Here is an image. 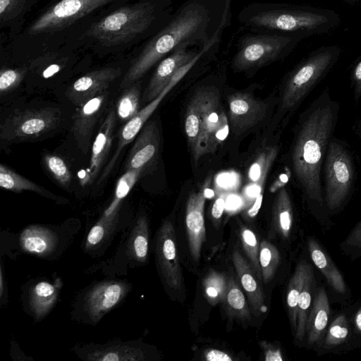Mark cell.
I'll return each instance as SVG.
<instances>
[{
    "label": "cell",
    "mask_w": 361,
    "mask_h": 361,
    "mask_svg": "<svg viewBox=\"0 0 361 361\" xmlns=\"http://www.w3.org/2000/svg\"><path fill=\"white\" fill-rule=\"evenodd\" d=\"M339 111V103L326 87L300 115L290 150L292 173L310 214L324 230L332 222L324 204L322 172Z\"/></svg>",
    "instance_id": "obj_1"
},
{
    "label": "cell",
    "mask_w": 361,
    "mask_h": 361,
    "mask_svg": "<svg viewBox=\"0 0 361 361\" xmlns=\"http://www.w3.org/2000/svg\"><path fill=\"white\" fill-rule=\"evenodd\" d=\"M209 23L206 6L196 1L186 4L132 61L120 87L125 89L138 81L156 63L180 44L191 45L201 40L209 42Z\"/></svg>",
    "instance_id": "obj_2"
},
{
    "label": "cell",
    "mask_w": 361,
    "mask_h": 361,
    "mask_svg": "<svg viewBox=\"0 0 361 361\" xmlns=\"http://www.w3.org/2000/svg\"><path fill=\"white\" fill-rule=\"evenodd\" d=\"M323 195L329 216L343 210L355 186L356 167L347 142L333 137L329 144L323 165Z\"/></svg>",
    "instance_id": "obj_3"
},
{
    "label": "cell",
    "mask_w": 361,
    "mask_h": 361,
    "mask_svg": "<svg viewBox=\"0 0 361 361\" xmlns=\"http://www.w3.org/2000/svg\"><path fill=\"white\" fill-rule=\"evenodd\" d=\"M155 18V7L144 1L122 6L91 25L85 35L104 46L127 43L143 33Z\"/></svg>",
    "instance_id": "obj_4"
},
{
    "label": "cell",
    "mask_w": 361,
    "mask_h": 361,
    "mask_svg": "<svg viewBox=\"0 0 361 361\" xmlns=\"http://www.w3.org/2000/svg\"><path fill=\"white\" fill-rule=\"evenodd\" d=\"M239 20L257 33L287 35L314 30L328 22L326 16L303 11L283 8L271 4H252L245 8Z\"/></svg>",
    "instance_id": "obj_5"
},
{
    "label": "cell",
    "mask_w": 361,
    "mask_h": 361,
    "mask_svg": "<svg viewBox=\"0 0 361 361\" xmlns=\"http://www.w3.org/2000/svg\"><path fill=\"white\" fill-rule=\"evenodd\" d=\"M337 54L334 49L317 51L290 73L281 95L282 111H291L301 104L333 66Z\"/></svg>",
    "instance_id": "obj_6"
},
{
    "label": "cell",
    "mask_w": 361,
    "mask_h": 361,
    "mask_svg": "<svg viewBox=\"0 0 361 361\" xmlns=\"http://www.w3.org/2000/svg\"><path fill=\"white\" fill-rule=\"evenodd\" d=\"M295 39L290 35L278 33L246 35L239 41L233 67L244 71L274 62L290 51Z\"/></svg>",
    "instance_id": "obj_7"
},
{
    "label": "cell",
    "mask_w": 361,
    "mask_h": 361,
    "mask_svg": "<svg viewBox=\"0 0 361 361\" xmlns=\"http://www.w3.org/2000/svg\"><path fill=\"white\" fill-rule=\"evenodd\" d=\"M61 112L46 107L18 111L7 118L0 126V137L9 142L38 137L54 129L60 122Z\"/></svg>",
    "instance_id": "obj_8"
},
{
    "label": "cell",
    "mask_w": 361,
    "mask_h": 361,
    "mask_svg": "<svg viewBox=\"0 0 361 361\" xmlns=\"http://www.w3.org/2000/svg\"><path fill=\"white\" fill-rule=\"evenodd\" d=\"M116 0H61L49 7L29 27L28 33L37 35L63 30L79 19Z\"/></svg>",
    "instance_id": "obj_9"
},
{
    "label": "cell",
    "mask_w": 361,
    "mask_h": 361,
    "mask_svg": "<svg viewBox=\"0 0 361 361\" xmlns=\"http://www.w3.org/2000/svg\"><path fill=\"white\" fill-rule=\"evenodd\" d=\"M200 155L212 153L228 134V120L219 110V94L214 87H202Z\"/></svg>",
    "instance_id": "obj_10"
},
{
    "label": "cell",
    "mask_w": 361,
    "mask_h": 361,
    "mask_svg": "<svg viewBox=\"0 0 361 361\" xmlns=\"http://www.w3.org/2000/svg\"><path fill=\"white\" fill-rule=\"evenodd\" d=\"M190 69V67L188 65H185L181 67L173 75L169 85L161 93V94L152 102L147 104V105L140 110L135 116L125 123L118 133V142L115 152L103 170L97 182L98 183L103 181L110 174L123 148L130 144L140 133L145 123L158 107L165 96L181 80Z\"/></svg>",
    "instance_id": "obj_11"
},
{
    "label": "cell",
    "mask_w": 361,
    "mask_h": 361,
    "mask_svg": "<svg viewBox=\"0 0 361 361\" xmlns=\"http://www.w3.org/2000/svg\"><path fill=\"white\" fill-rule=\"evenodd\" d=\"M128 283L121 281H105L89 289L83 299L82 310L87 319L96 324L114 308L127 295Z\"/></svg>",
    "instance_id": "obj_12"
},
{
    "label": "cell",
    "mask_w": 361,
    "mask_h": 361,
    "mask_svg": "<svg viewBox=\"0 0 361 361\" xmlns=\"http://www.w3.org/2000/svg\"><path fill=\"white\" fill-rule=\"evenodd\" d=\"M156 257L161 274L166 285L174 290L182 286V271L179 262L173 224L165 221L157 235Z\"/></svg>",
    "instance_id": "obj_13"
},
{
    "label": "cell",
    "mask_w": 361,
    "mask_h": 361,
    "mask_svg": "<svg viewBox=\"0 0 361 361\" xmlns=\"http://www.w3.org/2000/svg\"><path fill=\"white\" fill-rule=\"evenodd\" d=\"M306 248L311 262L322 274L337 301L345 302L348 300L350 290L344 277L319 240L314 236H307Z\"/></svg>",
    "instance_id": "obj_14"
},
{
    "label": "cell",
    "mask_w": 361,
    "mask_h": 361,
    "mask_svg": "<svg viewBox=\"0 0 361 361\" xmlns=\"http://www.w3.org/2000/svg\"><path fill=\"white\" fill-rule=\"evenodd\" d=\"M121 75L118 67H105L89 72L67 89L66 95L77 107L107 91L110 84Z\"/></svg>",
    "instance_id": "obj_15"
},
{
    "label": "cell",
    "mask_w": 361,
    "mask_h": 361,
    "mask_svg": "<svg viewBox=\"0 0 361 361\" xmlns=\"http://www.w3.org/2000/svg\"><path fill=\"white\" fill-rule=\"evenodd\" d=\"M210 183L206 180L198 192H192L187 200L185 208V226L190 254L195 261L201 256L202 247L206 240L204 209L206 201L205 189Z\"/></svg>",
    "instance_id": "obj_16"
},
{
    "label": "cell",
    "mask_w": 361,
    "mask_h": 361,
    "mask_svg": "<svg viewBox=\"0 0 361 361\" xmlns=\"http://www.w3.org/2000/svg\"><path fill=\"white\" fill-rule=\"evenodd\" d=\"M189 45L180 44L159 63L143 93L144 103L149 104L160 95L176 73L197 55L198 52L187 49Z\"/></svg>",
    "instance_id": "obj_17"
},
{
    "label": "cell",
    "mask_w": 361,
    "mask_h": 361,
    "mask_svg": "<svg viewBox=\"0 0 361 361\" xmlns=\"http://www.w3.org/2000/svg\"><path fill=\"white\" fill-rule=\"evenodd\" d=\"M228 119L235 134H241L253 127L265 116L267 105L245 92L228 97Z\"/></svg>",
    "instance_id": "obj_18"
},
{
    "label": "cell",
    "mask_w": 361,
    "mask_h": 361,
    "mask_svg": "<svg viewBox=\"0 0 361 361\" xmlns=\"http://www.w3.org/2000/svg\"><path fill=\"white\" fill-rule=\"evenodd\" d=\"M78 356L87 361H142L146 354L135 342L112 341L104 344H86L75 350Z\"/></svg>",
    "instance_id": "obj_19"
},
{
    "label": "cell",
    "mask_w": 361,
    "mask_h": 361,
    "mask_svg": "<svg viewBox=\"0 0 361 361\" xmlns=\"http://www.w3.org/2000/svg\"><path fill=\"white\" fill-rule=\"evenodd\" d=\"M108 96L109 92L106 91L77 107L72 132L78 147L85 154L89 149L93 130L105 107Z\"/></svg>",
    "instance_id": "obj_20"
},
{
    "label": "cell",
    "mask_w": 361,
    "mask_h": 361,
    "mask_svg": "<svg viewBox=\"0 0 361 361\" xmlns=\"http://www.w3.org/2000/svg\"><path fill=\"white\" fill-rule=\"evenodd\" d=\"M331 307L324 285L317 286L306 323V346L316 350L322 344L330 322Z\"/></svg>",
    "instance_id": "obj_21"
},
{
    "label": "cell",
    "mask_w": 361,
    "mask_h": 361,
    "mask_svg": "<svg viewBox=\"0 0 361 361\" xmlns=\"http://www.w3.org/2000/svg\"><path fill=\"white\" fill-rule=\"evenodd\" d=\"M160 136L157 122L152 120L140 132L126 159L125 169H145L157 159Z\"/></svg>",
    "instance_id": "obj_22"
},
{
    "label": "cell",
    "mask_w": 361,
    "mask_h": 361,
    "mask_svg": "<svg viewBox=\"0 0 361 361\" xmlns=\"http://www.w3.org/2000/svg\"><path fill=\"white\" fill-rule=\"evenodd\" d=\"M116 117V111L111 109L104 118L92 143L90 165L82 185L93 183L104 166L114 139Z\"/></svg>",
    "instance_id": "obj_23"
},
{
    "label": "cell",
    "mask_w": 361,
    "mask_h": 361,
    "mask_svg": "<svg viewBox=\"0 0 361 361\" xmlns=\"http://www.w3.org/2000/svg\"><path fill=\"white\" fill-rule=\"evenodd\" d=\"M59 243L58 233L42 225L27 226L19 237V245L22 250L39 257H47L54 253Z\"/></svg>",
    "instance_id": "obj_24"
},
{
    "label": "cell",
    "mask_w": 361,
    "mask_h": 361,
    "mask_svg": "<svg viewBox=\"0 0 361 361\" xmlns=\"http://www.w3.org/2000/svg\"><path fill=\"white\" fill-rule=\"evenodd\" d=\"M233 263L240 283L245 291L253 314L255 316L266 310L264 293L250 264L244 258L240 252L235 248L232 254Z\"/></svg>",
    "instance_id": "obj_25"
},
{
    "label": "cell",
    "mask_w": 361,
    "mask_h": 361,
    "mask_svg": "<svg viewBox=\"0 0 361 361\" xmlns=\"http://www.w3.org/2000/svg\"><path fill=\"white\" fill-rule=\"evenodd\" d=\"M61 286V281L57 279L54 283L41 281L30 287L28 307L37 320L44 317L54 307Z\"/></svg>",
    "instance_id": "obj_26"
},
{
    "label": "cell",
    "mask_w": 361,
    "mask_h": 361,
    "mask_svg": "<svg viewBox=\"0 0 361 361\" xmlns=\"http://www.w3.org/2000/svg\"><path fill=\"white\" fill-rule=\"evenodd\" d=\"M294 224L293 205L285 185L279 188L272 207V227L285 240L293 233Z\"/></svg>",
    "instance_id": "obj_27"
},
{
    "label": "cell",
    "mask_w": 361,
    "mask_h": 361,
    "mask_svg": "<svg viewBox=\"0 0 361 361\" xmlns=\"http://www.w3.org/2000/svg\"><path fill=\"white\" fill-rule=\"evenodd\" d=\"M311 264L307 257L300 259L287 286L286 307L293 336L297 328L298 299Z\"/></svg>",
    "instance_id": "obj_28"
},
{
    "label": "cell",
    "mask_w": 361,
    "mask_h": 361,
    "mask_svg": "<svg viewBox=\"0 0 361 361\" xmlns=\"http://www.w3.org/2000/svg\"><path fill=\"white\" fill-rule=\"evenodd\" d=\"M317 279L314 266L312 262L298 302L297 328L294 338L300 344L305 342L306 323L319 284Z\"/></svg>",
    "instance_id": "obj_29"
},
{
    "label": "cell",
    "mask_w": 361,
    "mask_h": 361,
    "mask_svg": "<svg viewBox=\"0 0 361 361\" xmlns=\"http://www.w3.org/2000/svg\"><path fill=\"white\" fill-rule=\"evenodd\" d=\"M351 336L350 317L345 312H340L330 321L324 340L315 351L318 355L333 352L346 344Z\"/></svg>",
    "instance_id": "obj_30"
},
{
    "label": "cell",
    "mask_w": 361,
    "mask_h": 361,
    "mask_svg": "<svg viewBox=\"0 0 361 361\" xmlns=\"http://www.w3.org/2000/svg\"><path fill=\"white\" fill-rule=\"evenodd\" d=\"M185 131L195 162L201 157V90L198 89L191 98L186 110Z\"/></svg>",
    "instance_id": "obj_31"
},
{
    "label": "cell",
    "mask_w": 361,
    "mask_h": 361,
    "mask_svg": "<svg viewBox=\"0 0 361 361\" xmlns=\"http://www.w3.org/2000/svg\"><path fill=\"white\" fill-rule=\"evenodd\" d=\"M143 171L140 169L126 170L119 178L111 202L104 210L101 219L97 222L104 227L106 232L110 225L113 224L122 200L130 192Z\"/></svg>",
    "instance_id": "obj_32"
},
{
    "label": "cell",
    "mask_w": 361,
    "mask_h": 361,
    "mask_svg": "<svg viewBox=\"0 0 361 361\" xmlns=\"http://www.w3.org/2000/svg\"><path fill=\"white\" fill-rule=\"evenodd\" d=\"M0 187L15 192L32 191L61 203L68 202L67 200L54 195L2 164L0 165Z\"/></svg>",
    "instance_id": "obj_33"
},
{
    "label": "cell",
    "mask_w": 361,
    "mask_h": 361,
    "mask_svg": "<svg viewBox=\"0 0 361 361\" xmlns=\"http://www.w3.org/2000/svg\"><path fill=\"white\" fill-rule=\"evenodd\" d=\"M278 154V147L271 146L262 150L249 169L248 178L251 182V192L264 194V186L269 169Z\"/></svg>",
    "instance_id": "obj_34"
},
{
    "label": "cell",
    "mask_w": 361,
    "mask_h": 361,
    "mask_svg": "<svg viewBox=\"0 0 361 361\" xmlns=\"http://www.w3.org/2000/svg\"><path fill=\"white\" fill-rule=\"evenodd\" d=\"M141 83L138 80L124 89L116 104V116L127 122L139 112Z\"/></svg>",
    "instance_id": "obj_35"
},
{
    "label": "cell",
    "mask_w": 361,
    "mask_h": 361,
    "mask_svg": "<svg viewBox=\"0 0 361 361\" xmlns=\"http://www.w3.org/2000/svg\"><path fill=\"white\" fill-rule=\"evenodd\" d=\"M224 301L229 316L243 320L250 318V312L245 295L235 279L232 277L227 281Z\"/></svg>",
    "instance_id": "obj_36"
},
{
    "label": "cell",
    "mask_w": 361,
    "mask_h": 361,
    "mask_svg": "<svg viewBox=\"0 0 361 361\" xmlns=\"http://www.w3.org/2000/svg\"><path fill=\"white\" fill-rule=\"evenodd\" d=\"M281 261V253L274 245L266 240L260 242L259 262L264 283L269 282L275 276Z\"/></svg>",
    "instance_id": "obj_37"
},
{
    "label": "cell",
    "mask_w": 361,
    "mask_h": 361,
    "mask_svg": "<svg viewBox=\"0 0 361 361\" xmlns=\"http://www.w3.org/2000/svg\"><path fill=\"white\" fill-rule=\"evenodd\" d=\"M130 254L139 262H145L149 249L148 224L145 216H140L130 240Z\"/></svg>",
    "instance_id": "obj_38"
},
{
    "label": "cell",
    "mask_w": 361,
    "mask_h": 361,
    "mask_svg": "<svg viewBox=\"0 0 361 361\" xmlns=\"http://www.w3.org/2000/svg\"><path fill=\"white\" fill-rule=\"evenodd\" d=\"M240 238L243 250L255 275L260 281H262L259 262V243L256 234L250 228L242 226L240 231Z\"/></svg>",
    "instance_id": "obj_39"
},
{
    "label": "cell",
    "mask_w": 361,
    "mask_h": 361,
    "mask_svg": "<svg viewBox=\"0 0 361 361\" xmlns=\"http://www.w3.org/2000/svg\"><path fill=\"white\" fill-rule=\"evenodd\" d=\"M202 285L205 297L211 305L224 300L227 281L223 274L215 271H209L204 279Z\"/></svg>",
    "instance_id": "obj_40"
},
{
    "label": "cell",
    "mask_w": 361,
    "mask_h": 361,
    "mask_svg": "<svg viewBox=\"0 0 361 361\" xmlns=\"http://www.w3.org/2000/svg\"><path fill=\"white\" fill-rule=\"evenodd\" d=\"M45 167L55 180L62 187L68 188L71 183V173L65 161L57 155L44 157Z\"/></svg>",
    "instance_id": "obj_41"
},
{
    "label": "cell",
    "mask_w": 361,
    "mask_h": 361,
    "mask_svg": "<svg viewBox=\"0 0 361 361\" xmlns=\"http://www.w3.org/2000/svg\"><path fill=\"white\" fill-rule=\"evenodd\" d=\"M339 248L351 261L361 258V219L340 243Z\"/></svg>",
    "instance_id": "obj_42"
},
{
    "label": "cell",
    "mask_w": 361,
    "mask_h": 361,
    "mask_svg": "<svg viewBox=\"0 0 361 361\" xmlns=\"http://www.w3.org/2000/svg\"><path fill=\"white\" fill-rule=\"evenodd\" d=\"M27 72L26 67L8 68H2L0 72V92H8L17 87Z\"/></svg>",
    "instance_id": "obj_43"
},
{
    "label": "cell",
    "mask_w": 361,
    "mask_h": 361,
    "mask_svg": "<svg viewBox=\"0 0 361 361\" xmlns=\"http://www.w3.org/2000/svg\"><path fill=\"white\" fill-rule=\"evenodd\" d=\"M25 0H0V20L5 23L18 17L23 11Z\"/></svg>",
    "instance_id": "obj_44"
},
{
    "label": "cell",
    "mask_w": 361,
    "mask_h": 361,
    "mask_svg": "<svg viewBox=\"0 0 361 361\" xmlns=\"http://www.w3.org/2000/svg\"><path fill=\"white\" fill-rule=\"evenodd\" d=\"M353 99L358 102L361 98V60L354 66L351 74Z\"/></svg>",
    "instance_id": "obj_45"
},
{
    "label": "cell",
    "mask_w": 361,
    "mask_h": 361,
    "mask_svg": "<svg viewBox=\"0 0 361 361\" xmlns=\"http://www.w3.org/2000/svg\"><path fill=\"white\" fill-rule=\"evenodd\" d=\"M204 359L207 361H232L230 355L219 349H209L204 351Z\"/></svg>",
    "instance_id": "obj_46"
},
{
    "label": "cell",
    "mask_w": 361,
    "mask_h": 361,
    "mask_svg": "<svg viewBox=\"0 0 361 361\" xmlns=\"http://www.w3.org/2000/svg\"><path fill=\"white\" fill-rule=\"evenodd\" d=\"M264 350V360L266 361H282L281 352L279 348L271 344L264 343L262 345Z\"/></svg>",
    "instance_id": "obj_47"
},
{
    "label": "cell",
    "mask_w": 361,
    "mask_h": 361,
    "mask_svg": "<svg viewBox=\"0 0 361 361\" xmlns=\"http://www.w3.org/2000/svg\"><path fill=\"white\" fill-rule=\"evenodd\" d=\"M225 193L221 194L214 201L212 208V216L214 221L217 222L220 220L225 207Z\"/></svg>",
    "instance_id": "obj_48"
},
{
    "label": "cell",
    "mask_w": 361,
    "mask_h": 361,
    "mask_svg": "<svg viewBox=\"0 0 361 361\" xmlns=\"http://www.w3.org/2000/svg\"><path fill=\"white\" fill-rule=\"evenodd\" d=\"M263 200V194H259L252 204V206L248 209L247 215L250 218L255 217L259 212L261 207L262 202Z\"/></svg>",
    "instance_id": "obj_49"
},
{
    "label": "cell",
    "mask_w": 361,
    "mask_h": 361,
    "mask_svg": "<svg viewBox=\"0 0 361 361\" xmlns=\"http://www.w3.org/2000/svg\"><path fill=\"white\" fill-rule=\"evenodd\" d=\"M353 325L355 333L361 334V307L354 314Z\"/></svg>",
    "instance_id": "obj_50"
},
{
    "label": "cell",
    "mask_w": 361,
    "mask_h": 361,
    "mask_svg": "<svg viewBox=\"0 0 361 361\" xmlns=\"http://www.w3.org/2000/svg\"><path fill=\"white\" fill-rule=\"evenodd\" d=\"M6 283H5V279L4 276V271L3 267L1 266V274H0V299H1V304L2 305L3 300H5L6 298V290H5Z\"/></svg>",
    "instance_id": "obj_51"
},
{
    "label": "cell",
    "mask_w": 361,
    "mask_h": 361,
    "mask_svg": "<svg viewBox=\"0 0 361 361\" xmlns=\"http://www.w3.org/2000/svg\"><path fill=\"white\" fill-rule=\"evenodd\" d=\"M353 129L355 134L361 140V117L355 123Z\"/></svg>",
    "instance_id": "obj_52"
}]
</instances>
